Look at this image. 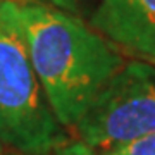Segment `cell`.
Listing matches in <instances>:
<instances>
[{
    "label": "cell",
    "mask_w": 155,
    "mask_h": 155,
    "mask_svg": "<svg viewBox=\"0 0 155 155\" xmlns=\"http://www.w3.org/2000/svg\"><path fill=\"white\" fill-rule=\"evenodd\" d=\"M9 155H19V153H9Z\"/></svg>",
    "instance_id": "9"
},
{
    "label": "cell",
    "mask_w": 155,
    "mask_h": 155,
    "mask_svg": "<svg viewBox=\"0 0 155 155\" xmlns=\"http://www.w3.org/2000/svg\"><path fill=\"white\" fill-rule=\"evenodd\" d=\"M2 150H4V143L0 141V155H2Z\"/></svg>",
    "instance_id": "8"
},
{
    "label": "cell",
    "mask_w": 155,
    "mask_h": 155,
    "mask_svg": "<svg viewBox=\"0 0 155 155\" xmlns=\"http://www.w3.org/2000/svg\"><path fill=\"white\" fill-rule=\"evenodd\" d=\"M52 110L74 126L126 61L90 24L40 2H9Z\"/></svg>",
    "instance_id": "1"
},
{
    "label": "cell",
    "mask_w": 155,
    "mask_h": 155,
    "mask_svg": "<svg viewBox=\"0 0 155 155\" xmlns=\"http://www.w3.org/2000/svg\"><path fill=\"white\" fill-rule=\"evenodd\" d=\"M9 2H0V141L24 155H50L67 143V134L31 66Z\"/></svg>",
    "instance_id": "2"
},
{
    "label": "cell",
    "mask_w": 155,
    "mask_h": 155,
    "mask_svg": "<svg viewBox=\"0 0 155 155\" xmlns=\"http://www.w3.org/2000/svg\"><path fill=\"white\" fill-rule=\"evenodd\" d=\"M104 155H155V133L141 136Z\"/></svg>",
    "instance_id": "6"
},
{
    "label": "cell",
    "mask_w": 155,
    "mask_h": 155,
    "mask_svg": "<svg viewBox=\"0 0 155 155\" xmlns=\"http://www.w3.org/2000/svg\"><path fill=\"white\" fill-rule=\"evenodd\" d=\"M88 24L121 54L155 67V0H100Z\"/></svg>",
    "instance_id": "4"
},
{
    "label": "cell",
    "mask_w": 155,
    "mask_h": 155,
    "mask_svg": "<svg viewBox=\"0 0 155 155\" xmlns=\"http://www.w3.org/2000/svg\"><path fill=\"white\" fill-rule=\"evenodd\" d=\"M41 2L50 7H55L59 11L67 12V14H72L76 17H90V14L98 5L100 0H41Z\"/></svg>",
    "instance_id": "5"
},
{
    "label": "cell",
    "mask_w": 155,
    "mask_h": 155,
    "mask_svg": "<svg viewBox=\"0 0 155 155\" xmlns=\"http://www.w3.org/2000/svg\"><path fill=\"white\" fill-rule=\"evenodd\" d=\"M50 155H100V153L98 150L91 148V147L81 143V141H67L66 145H62L61 148H57Z\"/></svg>",
    "instance_id": "7"
},
{
    "label": "cell",
    "mask_w": 155,
    "mask_h": 155,
    "mask_svg": "<svg viewBox=\"0 0 155 155\" xmlns=\"http://www.w3.org/2000/svg\"><path fill=\"white\" fill-rule=\"evenodd\" d=\"M0 2H4V0H0ZM14 2H17V0H14Z\"/></svg>",
    "instance_id": "10"
},
{
    "label": "cell",
    "mask_w": 155,
    "mask_h": 155,
    "mask_svg": "<svg viewBox=\"0 0 155 155\" xmlns=\"http://www.w3.org/2000/svg\"><path fill=\"white\" fill-rule=\"evenodd\" d=\"M79 141L105 153L155 133V67L126 62L74 124Z\"/></svg>",
    "instance_id": "3"
}]
</instances>
